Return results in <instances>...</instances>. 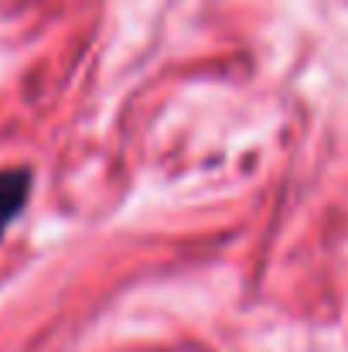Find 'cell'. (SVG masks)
<instances>
[{"label":"cell","mask_w":348,"mask_h":352,"mask_svg":"<svg viewBox=\"0 0 348 352\" xmlns=\"http://www.w3.org/2000/svg\"><path fill=\"white\" fill-rule=\"evenodd\" d=\"M27 192H31V171L27 168L0 171V239L7 233V226L14 223V216L24 209Z\"/></svg>","instance_id":"1"}]
</instances>
